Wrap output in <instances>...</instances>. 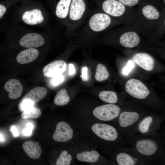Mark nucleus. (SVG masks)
<instances>
[{"label":"nucleus","mask_w":165,"mask_h":165,"mask_svg":"<svg viewBox=\"0 0 165 165\" xmlns=\"http://www.w3.org/2000/svg\"><path fill=\"white\" fill-rule=\"evenodd\" d=\"M100 154L96 151L92 150L90 152L83 151L77 154V159L79 161L94 163L99 159Z\"/></svg>","instance_id":"nucleus-19"},{"label":"nucleus","mask_w":165,"mask_h":165,"mask_svg":"<svg viewBox=\"0 0 165 165\" xmlns=\"http://www.w3.org/2000/svg\"><path fill=\"white\" fill-rule=\"evenodd\" d=\"M71 0H60L56 9V14L61 18H65L68 14Z\"/></svg>","instance_id":"nucleus-20"},{"label":"nucleus","mask_w":165,"mask_h":165,"mask_svg":"<svg viewBox=\"0 0 165 165\" xmlns=\"http://www.w3.org/2000/svg\"><path fill=\"white\" fill-rule=\"evenodd\" d=\"M33 102L29 100H25L22 101L20 104V107L23 111L33 106Z\"/></svg>","instance_id":"nucleus-30"},{"label":"nucleus","mask_w":165,"mask_h":165,"mask_svg":"<svg viewBox=\"0 0 165 165\" xmlns=\"http://www.w3.org/2000/svg\"><path fill=\"white\" fill-rule=\"evenodd\" d=\"M33 126L31 123H28L27 124L26 127L24 130L23 131L24 134L26 136L29 135H30L32 132Z\"/></svg>","instance_id":"nucleus-33"},{"label":"nucleus","mask_w":165,"mask_h":165,"mask_svg":"<svg viewBox=\"0 0 165 165\" xmlns=\"http://www.w3.org/2000/svg\"><path fill=\"white\" fill-rule=\"evenodd\" d=\"M134 61L138 66L148 71H152L154 68L155 61L150 55L145 53L135 54L132 58Z\"/></svg>","instance_id":"nucleus-8"},{"label":"nucleus","mask_w":165,"mask_h":165,"mask_svg":"<svg viewBox=\"0 0 165 165\" xmlns=\"http://www.w3.org/2000/svg\"><path fill=\"white\" fill-rule=\"evenodd\" d=\"M4 89L6 91L9 92V96L11 99H15L21 96L23 88L19 80L11 79L6 82Z\"/></svg>","instance_id":"nucleus-10"},{"label":"nucleus","mask_w":165,"mask_h":165,"mask_svg":"<svg viewBox=\"0 0 165 165\" xmlns=\"http://www.w3.org/2000/svg\"><path fill=\"white\" fill-rule=\"evenodd\" d=\"M116 159L119 165H134L135 163V161L130 156L124 152L118 154Z\"/></svg>","instance_id":"nucleus-25"},{"label":"nucleus","mask_w":165,"mask_h":165,"mask_svg":"<svg viewBox=\"0 0 165 165\" xmlns=\"http://www.w3.org/2000/svg\"><path fill=\"white\" fill-rule=\"evenodd\" d=\"M11 131L14 137H17L19 134V132L17 128L14 126L12 127L11 129Z\"/></svg>","instance_id":"nucleus-37"},{"label":"nucleus","mask_w":165,"mask_h":165,"mask_svg":"<svg viewBox=\"0 0 165 165\" xmlns=\"http://www.w3.org/2000/svg\"><path fill=\"white\" fill-rule=\"evenodd\" d=\"M4 140V138L3 135L0 134V141H3Z\"/></svg>","instance_id":"nucleus-38"},{"label":"nucleus","mask_w":165,"mask_h":165,"mask_svg":"<svg viewBox=\"0 0 165 165\" xmlns=\"http://www.w3.org/2000/svg\"><path fill=\"white\" fill-rule=\"evenodd\" d=\"M138 151L140 153L147 156H152L156 152L157 146L153 141L143 139L138 141L136 145Z\"/></svg>","instance_id":"nucleus-12"},{"label":"nucleus","mask_w":165,"mask_h":165,"mask_svg":"<svg viewBox=\"0 0 165 165\" xmlns=\"http://www.w3.org/2000/svg\"><path fill=\"white\" fill-rule=\"evenodd\" d=\"M81 77L83 81H86L88 80V68L84 67L82 69V74Z\"/></svg>","instance_id":"nucleus-34"},{"label":"nucleus","mask_w":165,"mask_h":165,"mask_svg":"<svg viewBox=\"0 0 165 165\" xmlns=\"http://www.w3.org/2000/svg\"><path fill=\"white\" fill-rule=\"evenodd\" d=\"M6 11V7L3 5L0 4V19L3 16Z\"/></svg>","instance_id":"nucleus-35"},{"label":"nucleus","mask_w":165,"mask_h":165,"mask_svg":"<svg viewBox=\"0 0 165 165\" xmlns=\"http://www.w3.org/2000/svg\"><path fill=\"white\" fill-rule=\"evenodd\" d=\"M152 121V117L150 116L146 117L143 119L140 123L138 126V129L139 131L143 134L148 132Z\"/></svg>","instance_id":"nucleus-28"},{"label":"nucleus","mask_w":165,"mask_h":165,"mask_svg":"<svg viewBox=\"0 0 165 165\" xmlns=\"http://www.w3.org/2000/svg\"><path fill=\"white\" fill-rule=\"evenodd\" d=\"M41 114V112L39 108L32 107L24 110L21 116L24 119H35L39 117Z\"/></svg>","instance_id":"nucleus-26"},{"label":"nucleus","mask_w":165,"mask_h":165,"mask_svg":"<svg viewBox=\"0 0 165 165\" xmlns=\"http://www.w3.org/2000/svg\"><path fill=\"white\" fill-rule=\"evenodd\" d=\"M72 158L71 155L65 150L62 151L56 160L57 165H69Z\"/></svg>","instance_id":"nucleus-27"},{"label":"nucleus","mask_w":165,"mask_h":165,"mask_svg":"<svg viewBox=\"0 0 165 165\" xmlns=\"http://www.w3.org/2000/svg\"><path fill=\"white\" fill-rule=\"evenodd\" d=\"M142 12L144 16L148 20H156L160 16L159 12L157 9L151 5L144 6L142 9Z\"/></svg>","instance_id":"nucleus-21"},{"label":"nucleus","mask_w":165,"mask_h":165,"mask_svg":"<svg viewBox=\"0 0 165 165\" xmlns=\"http://www.w3.org/2000/svg\"><path fill=\"white\" fill-rule=\"evenodd\" d=\"M69 74L70 75H73L75 72V68L74 65L72 64H69Z\"/></svg>","instance_id":"nucleus-36"},{"label":"nucleus","mask_w":165,"mask_h":165,"mask_svg":"<svg viewBox=\"0 0 165 165\" xmlns=\"http://www.w3.org/2000/svg\"><path fill=\"white\" fill-rule=\"evenodd\" d=\"M51 83L54 86H57L62 83L64 79V76L62 74L57 75L53 77Z\"/></svg>","instance_id":"nucleus-29"},{"label":"nucleus","mask_w":165,"mask_h":165,"mask_svg":"<svg viewBox=\"0 0 165 165\" xmlns=\"http://www.w3.org/2000/svg\"><path fill=\"white\" fill-rule=\"evenodd\" d=\"M120 44L123 46L132 48L137 46L140 42L138 34L134 31H129L123 34L119 38Z\"/></svg>","instance_id":"nucleus-15"},{"label":"nucleus","mask_w":165,"mask_h":165,"mask_svg":"<svg viewBox=\"0 0 165 165\" xmlns=\"http://www.w3.org/2000/svg\"><path fill=\"white\" fill-rule=\"evenodd\" d=\"M73 136V130L69 125L64 121L57 124L53 138L56 141L65 142L70 140Z\"/></svg>","instance_id":"nucleus-5"},{"label":"nucleus","mask_w":165,"mask_h":165,"mask_svg":"<svg viewBox=\"0 0 165 165\" xmlns=\"http://www.w3.org/2000/svg\"><path fill=\"white\" fill-rule=\"evenodd\" d=\"M103 10L108 14L114 17L122 15L125 12L124 5L116 0H106L103 3Z\"/></svg>","instance_id":"nucleus-6"},{"label":"nucleus","mask_w":165,"mask_h":165,"mask_svg":"<svg viewBox=\"0 0 165 165\" xmlns=\"http://www.w3.org/2000/svg\"><path fill=\"white\" fill-rule=\"evenodd\" d=\"M100 98L104 102L110 104H115L118 101L116 94L114 91L109 90H104L99 94Z\"/></svg>","instance_id":"nucleus-23"},{"label":"nucleus","mask_w":165,"mask_h":165,"mask_svg":"<svg viewBox=\"0 0 165 165\" xmlns=\"http://www.w3.org/2000/svg\"><path fill=\"white\" fill-rule=\"evenodd\" d=\"M134 67L133 62L130 60L129 61L127 66L124 67L123 69V74L124 75H127Z\"/></svg>","instance_id":"nucleus-31"},{"label":"nucleus","mask_w":165,"mask_h":165,"mask_svg":"<svg viewBox=\"0 0 165 165\" xmlns=\"http://www.w3.org/2000/svg\"><path fill=\"white\" fill-rule=\"evenodd\" d=\"M48 92L45 87L39 86L35 87L28 92L23 97L22 101L29 100L35 104L44 98Z\"/></svg>","instance_id":"nucleus-17"},{"label":"nucleus","mask_w":165,"mask_h":165,"mask_svg":"<svg viewBox=\"0 0 165 165\" xmlns=\"http://www.w3.org/2000/svg\"><path fill=\"white\" fill-rule=\"evenodd\" d=\"M22 19L26 24L34 25L42 22L44 20V17L41 10L35 9L24 12L23 15Z\"/></svg>","instance_id":"nucleus-14"},{"label":"nucleus","mask_w":165,"mask_h":165,"mask_svg":"<svg viewBox=\"0 0 165 165\" xmlns=\"http://www.w3.org/2000/svg\"><path fill=\"white\" fill-rule=\"evenodd\" d=\"M86 9L83 0H72L70 4L69 16L72 20H79L82 16Z\"/></svg>","instance_id":"nucleus-11"},{"label":"nucleus","mask_w":165,"mask_h":165,"mask_svg":"<svg viewBox=\"0 0 165 165\" xmlns=\"http://www.w3.org/2000/svg\"><path fill=\"white\" fill-rule=\"evenodd\" d=\"M38 55L39 52L37 49L29 48L20 52L16 56V59L20 64H27L35 61Z\"/></svg>","instance_id":"nucleus-16"},{"label":"nucleus","mask_w":165,"mask_h":165,"mask_svg":"<svg viewBox=\"0 0 165 165\" xmlns=\"http://www.w3.org/2000/svg\"><path fill=\"white\" fill-rule=\"evenodd\" d=\"M121 111L120 108L117 105L107 104L96 108L93 110L94 116L102 121H110L118 117Z\"/></svg>","instance_id":"nucleus-1"},{"label":"nucleus","mask_w":165,"mask_h":165,"mask_svg":"<svg viewBox=\"0 0 165 165\" xmlns=\"http://www.w3.org/2000/svg\"><path fill=\"white\" fill-rule=\"evenodd\" d=\"M91 129L98 137L107 141H114L118 137V133L116 129L108 124L96 123L92 126Z\"/></svg>","instance_id":"nucleus-3"},{"label":"nucleus","mask_w":165,"mask_h":165,"mask_svg":"<svg viewBox=\"0 0 165 165\" xmlns=\"http://www.w3.org/2000/svg\"><path fill=\"white\" fill-rule=\"evenodd\" d=\"M124 5L129 6H133L137 5L139 0H118Z\"/></svg>","instance_id":"nucleus-32"},{"label":"nucleus","mask_w":165,"mask_h":165,"mask_svg":"<svg viewBox=\"0 0 165 165\" xmlns=\"http://www.w3.org/2000/svg\"><path fill=\"white\" fill-rule=\"evenodd\" d=\"M44 40L40 35L35 33H29L24 36L20 41L21 46L26 48H36L43 45Z\"/></svg>","instance_id":"nucleus-9"},{"label":"nucleus","mask_w":165,"mask_h":165,"mask_svg":"<svg viewBox=\"0 0 165 165\" xmlns=\"http://www.w3.org/2000/svg\"><path fill=\"white\" fill-rule=\"evenodd\" d=\"M111 22V18L108 14L104 13H97L91 17L89 24L92 30L95 32H100L108 27Z\"/></svg>","instance_id":"nucleus-4"},{"label":"nucleus","mask_w":165,"mask_h":165,"mask_svg":"<svg viewBox=\"0 0 165 165\" xmlns=\"http://www.w3.org/2000/svg\"><path fill=\"white\" fill-rule=\"evenodd\" d=\"M23 150L29 157L35 159L39 158L42 153V149L38 141L29 140L22 145Z\"/></svg>","instance_id":"nucleus-13"},{"label":"nucleus","mask_w":165,"mask_h":165,"mask_svg":"<svg viewBox=\"0 0 165 165\" xmlns=\"http://www.w3.org/2000/svg\"><path fill=\"white\" fill-rule=\"evenodd\" d=\"M69 101L70 98L66 90L63 89L57 92L55 97L54 102L56 105L63 106L67 104Z\"/></svg>","instance_id":"nucleus-22"},{"label":"nucleus","mask_w":165,"mask_h":165,"mask_svg":"<svg viewBox=\"0 0 165 165\" xmlns=\"http://www.w3.org/2000/svg\"><path fill=\"white\" fill-rule=\"evenodd\" d=\"M67 66L66 63L62 60L53 61L45 66L43 69L44 75L46 77H53L63 73Z\"/></svg>","instance_id":"nucleus-7"},{"label":"nucleus","mask_w":165,"mask_h":165,"mask_svg":"<svg viewBox=\"0 0 165 165\" xmlns=\"http://www.w3.org/2000/svg\"><path fill=\"white\" fill-rule=\"evenodd\" d=\"M109 74L106 67L103 64L99 63L97 66L95 78L98 82H102L107 79Z\"/></svg>","instance_id":"nucleus-24"},{"label":"nucleus","mask_w":165,"mask_h":165,"mask_svg":"<svg viewBox=\"0 0 165 165\" xmlns=\"http://www.w3.org/2000/svg\"><path fill=\"white\" fill-rule=\"evenodd\" d=\"M125 88L126 92L130 95L140 99L146 98L150 93L145 84L135 79L128 80L126 84Z\"/></svg>","instance_id":"nucleus-2"},{"label":"nucleus","mask_w":165,"mask_h":165,"mask_svg":"<svg viewBox=\"0 0 165 165\" xmlns=\"http://www.w3.org/2000/svg\"><path fill=\"white\" fill-rule=\"evenodd\" d=\"M139 117V115L137 112H123L119 116V125L122 127H129L136 122Z\"/></svg>","instance_id":"nucleus-18"}]
</instances>
